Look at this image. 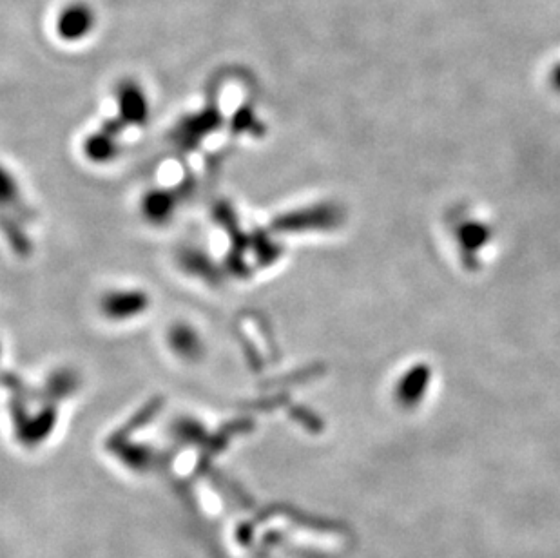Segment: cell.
<instances>
[{
	"mask_svg": "<svg viewBox=\"0 0 560 558\" xmlns=\"http://www.w3.org/2000/svg\"><path fill=\"white\" fill-rule=\"evenodd\" d=\"M95 26H97V13L84 0H73L66 4L58 11L57 22H55L58 39L69 44L86 40Z\"/></svg>",
	"mask_w": 560,
	"mask_h": 558,
	"instance_id": "cell-1",
	"label": "cell"
}]
</instances>
